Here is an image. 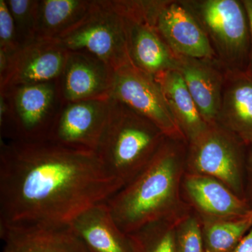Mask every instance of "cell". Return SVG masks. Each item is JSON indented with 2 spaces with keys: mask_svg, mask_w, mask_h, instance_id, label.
<instances>
[{
  "mask_svg": "<svg viewBox=\"0 0 252 252\" xmlns=\"http://www.w3.org/2000/svg\"><path fill=\"white\" fill-rule=\"evenodd\" d=\"M1 252H89L70 225L0 228Z\"/></svg>",
  "mask_w": 252,
  "mask_h": 252,
  "instance_id": "2e32d148",
  "label": "cell"
},
{
  "mask_svg": "<svg viewBox=\"0 0 252 252\" xmlns=\"http://www.w3.org/2000/svg\"><path fill=\"white\" fill-rule=\"evenodd\" d=\"M163 94L167 106L187 144L195 140L208 127L180 73L175 69L155 77Z\"/></svg>",
  "mask_w": 252,
  "mask_h": 252,
  "instance_id": "d6986e66",
  "label": "cell"
},
{
  "mask_svg": "<svg viewBox=\"0 0 252 252\" xmlns=\"http://www.w3.org/2000/svg\"><path fill=\"white\" fill-rule=\"evenodd\" d=\"M64 104L58 81L0 92L1 140H46Z\"/></svg>",
  "mask_w": 252,
  "mask_h": 252,
  "instance_id": "277c9868",
  "label": "cell"
},
{
  "mask_svg": "<svg viewBox=\"0 0 252 252\" xmlns=\"http://www.w3.org/2000/svg\"><path fill=\"white\" fill-rule=\"evenodd\" d=\"M230 252H252V226Z\"/></svg>",
  "mask_w": 252,
  "mask_h": 252,
  "instance_id": "484cf974",
  "label": "cell"
},
{
  "mask_svg": "<svg viewBox=\"0 0 252 252\" xmlns=\"http://www.w3.org/2000/svg\"><path fill=\"white\" fill-rule=\"evenodd\" d=\"M225 69L248 72L251 37L242 0H184Z\"/></svg>",
  "mask_w": 252,
  "mask_h": 252,
  "instance_id": "5b68a950",
  "label": "cell"
},
{
  "mask_svg": "<svg viewBox=\"0 0 252 252\" xmlns=\"http://www.w3.org/2000/svg\"><path fill=\"white\" fill-rule=\"evenodd\" d=\"M248 147H250V151H249L248 158H247L246 168L248 172L249 193H250V195L252 197V143Z\"/></svg>",
  "mask_w": 252,
  "mask_h": 252,
  "instance_id": "83f0119b",
  "label": "cell"
},
{
  "mask_svg": "<svg viewBox=\"0 0 252 252\" xmlns=\"http://www.w3.org/2000/svg\"><path fill=\"white\" fill-rule=\"evenodd\" d=\"M127 53L131 64L154 78L177 70V56L159 35L155 27L145 21L123 17Z\"/></svg>",
  "mask_w": 252,
  "mask_h": 252,
  "instance_id": "9a60e30c",
  "label": "cell"
},
{
  "mask_svg": "<svg viewBox=\"0 0 252 252\" xmlns=\"http://www.w3.org/2000/svg\"><path fill=\"white\" fill-rule=\"evenodd\" d=\"M93 4L86 0H40L36 40H58L86 17Z\"/></svg>",
  "mask_w": 252,
  "mask_h": 252,
  "instance_id": "ffe728a7",
  "label": "cell"
},
{
  "mask_svg": "<svg viewBox=\"0 0 252 252\" xmlns=\"http://www.w3.org/2000/svg\"><path fill=\"white\" fill-rule=\"evenodd\" d=\"M180 220L153 222L129 234L135 252H176V225Z\"/></svg>",
  "mask_w": 252,
  "mask_h": 252,
  "instance_id": "7402d4cb",
  "label": "cell"
},
{
  "mask_svg": "<svg viewBox=\"0 0 252 252\" xmlns=\"http://www.w3.org/2000/svg\"><path fill=\"white\" fill-rule=\"evenodd\" d=\"M155 124L169 138L187 142L155 78L132 64L115 71L112 97Z\"/></svg>",
  "mask_w": 252,
  "mask_h": 252,
  "instance_id": "ba28073f",
  "label": "cell"
},
{
  "mask_svg": "<svg viewBox=\"0 0 252 252\" xmlns=\"http://www.w3.org/2000/svg\"><path fill=\"white\" fill-rule=\"evenodd\" d=\"M248 14L249 25H250V37H251V53H250V64L248 73L252 77V0H242Z\"/></svg>",
  "mask_w": 252,
  "mask_h": 252,
  "instance_id": "4316f807",
  "label": "cell"
},
{
  "mask_svg": "<svg viewBox=\"0 0 252 252\" xmlns=\"http://www.w3.org/2000/svg\"><path fill=\"white\" fill-rule=\"evenodd\" d=\"M94 152L1 140L0 228L70 225L124 187Z\"/></svg>",
  "mask_w": 252,
  "mask_h": 252,
  "instance_id": "6da1fadb",
  "label": "cell"
},
{
  "mask_svg": "<svg viewBox=\"0 0 252 252\" xmlns=\"http://www.w3.org/2000/svg\"><path fill=\"white\" fill-rule=\"evenodd\" d=\"M200 220L205 252H231L252 226V220L246 217Z\"/></svg>",
  "mask_w": 252,
  "mask_h": 252,
  "instance_id": "44dd1931",
  "label": "cell"
},
{
  "mask_svg": "<svg viewBox=\"0 0 252 252\" xmlns=\"http://www.w3.org/2000/svg\"><path fill=\"white\" fill-rule=\"evenodd\" d=\"M246 217H248V219H250V220H252V207H251L250 210H249L248 215H246Z\"/></svg>",
  "mask_w": 252,
  "mask_h": 252,
  "instance_id": "f1b7e54d",
  "label": "cell"
},
{
  "mask_svg": "<svg viewBox=\"0 0 252 252\" xmlns=\"http://www.w3.org/2000/svg\"><path fill=\"white\" fill-rule=\"evenodd\" d=\"M186 203L200 219L229 220L246 217L251 208L220 180L209 176L185 172L182 185Z\"/></svg>",
  "mask_w": 252,
  "mask_h": 252,
  "instance_id": "4fadbf2b",
  "label": "cell"
},
{
  "mask_svg": "<svg viewBox=\"0 0 252 252\" xmlns=\"http://www.w3.org/2000/svg\"><path fill=\"white\" fill-rule=\"evenodd\" d=\"M225 69L217 60L177 56V70L183 78L200 115L208 125L217 124Z\"/></svg>",
  "mask_w": 252,
  "mask_h": 252,
  "instance_id": "5bb4252c",
  "label": "cell"
},
{
  "mask_svg": "<svg viewBox=\"0 0 252 252\" xmlns=\"http://www.w3.org/2000/svg\"><path fill=\"white\" fill-rule=\"evenodd\" d=\"M155 28L177 56L219 61L206 32L183 1L165 0Z\"/></svg>",
  "mask_w": 252,
  "mask_h": 252,
  "instance_id": "7c38bea8",
  "label": "cell"
},
{
  "mask_svg": "<svg viewBox=\"0 0 252 252\" xmlns=\"http://www.w3.org/2000/svg\"><path fill=\"white\" fill-rule=\"evenodd\" d=\"M175 246L176 252H205L201 223L193 211L176 225Z\"/></svg>",
  "mask_w": 252,
  "mask_h": 252,
  "instance_id": "cb8c5ba5",
  "label": "cell"
},
{
  "mask_svg": "<svg viewBox=\"0 0 252 252\" xmlns=\"http://www.w3.org/2000/svg\"><path fill=\"white\" fill-rule=\"evenodd\" d=\"M108 101L64 103L48 140L68 148L95 153L109 114Z\"/></svg>",
  "mask_w": 252,
  "mask_h": 252,
  "instance_id": "30bf717a",
  "label": "cell"
},
{
  "mask_svg": "<svg viewBox=\"0 0 252 252\" xmlns=\"http://www.w3.org/2000/svg\"><path fill=\"white\" fill-rule=\"evenodd\" d=\"M187 143L166 137L150 162L107 200L127 234L158 220H179L193 211L182 196Z\"/></svg>",
  "mask_w": 252,
  "mask_h": 252,
  "instance_id": "7a4b0ae2",
  "label": "cell"
},
{
  "mask_svg": "<svg viewBox=\"0 0 252 252\" xmlns=\"http://www.w3.org/2000/svg\"><path fill=\"white\" fill-rule=\"evenodd\" d=\"M19 49L14 19L5 0H0V51L11 56Z\"/></svg>",
  "mask_w": 252,
  "mask_h": 252,
  "instance_id": "d4e9b609",
  "label": "cell"
},
{
  "mask_svg": "<svg viewBox=\"0 0 252 252\" xmlns=\"http://www.w3.org/2000/svg\"><path fill=\"white\" fill-rule=\"evenodd\" d=\"M114 74L112 67L92 55L68 51L58 80L63 102L109 100Z\"/></svg>",
  "mask_w": 252,
  "mask_h": 252,
  "instance_id": "8fae6325",
  "label": "cell"
},
{
  "mask_svg": "<svg viewBox=\"0 0 252 252\" xmlns=\"http://www.w3.org/2000/svg\"><path fill=\"white\" fill-rule=\"evenodd\" d=\"M109 104L95 154L125 186L150 162L167 137L153 123L117 99L111 98Z\"/></svg>",
  "mask_w": 252,
  "mask_h": 252,
  "instance_id": "3957f363",
  "label": "cell"
},
{
  "mask_svg": "<svg viewBox=\"0 0 252 252\" xmlns=\"http://www.w3.org/2000/svg\"><path fill=\"white\" fill-rule=\"evenodd\" d=\"M217 124L247 146L252 143V77L248 72L225 69Z\"/></svg>",
  "mask_w": 252,
  "mask_h": 252,
  "instance_id": "ac0fdd59",
  "label": "cell"
},
{
  "mask_svg": "<svg viewBox=\"0 0 252 252\" xmlns=\"http://www.w3.org/2000/svg\"><path fill=\"white\" fill-rule=\"evenodd\" d=\"M39 0H5L16 27L20 48L36 40Z\"/></svg>",
  "mask_w": 252,
  "mask_h": 252,
  "instance_id": "603a6c76",
  "label": "cell"
},
{
  "mask_svg": "<svg viewBox=\"0 0 252 252\" xmlns=\"http://www.w3.org/2000/svg\"><path fill=\"white\" fill-rule=\"evenodd\" d=\"M67 53L58 40H35L20 48L9 56L6 71L0 76V92L59 80Z\"/></svg>",
  "mask_w": 252,
  "mask_h": 252,
  "instance_id": "9c48e42d",
  "label": "cell"
},
{
  "mask_svg": "<svg viewBox=\"0 0 252 252\" xmlns=\"http://www.w3.org/2000/svg\"><path fill=\"white\" fill-rule=\"evenodd\" d=\"M70 225L89 252H136L130 235L119 228L107 202L88 209Z\"/></svg>",
  "mask_w": 252,
  "mask_h": 252,
  "instance_id": "e0dca14e",
  "label": "cell"
},
{
  "mask_svg": "<svg viewBox=\"0 0 252 252\" xmlns=\"http://www.w3.org/2000/svg\"><path fill=\"white\" fill-rule=\"evenodd\" d=\"M246 144L219 124L209 125L187 144L186 172L220 180L240 198H245L244 171Z\"/></svg>",
  "mask_w": 252,
  "mask_h": 252,
  "instance_id": "8992f818",
  "label": "cell"
},
{
  "mask_svg": "<svg viewBox=\"0 0 252 252\" xmlns=\"http://www.w3.org/2000/svg\"><path fill=\"white\" fill-rule=\"evenodd\" d=\"M58 41L67 51L92 55L114 71L131 64L124 19L109 0L94 1L86 17Z\"/></svg>",
  "mask_w": 252,
  "mask_h": 252,
  "instance_id": "52a82bcc",
  "label": "cell"
}]
</instances>
